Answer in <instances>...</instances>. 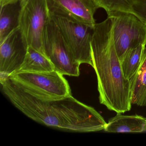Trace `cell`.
<instances>
[{
    "label": "cell",
    "instance_id": "obj_1",
    "mask_svg": "<svg viewBox=\"0 0 146 146\" xmlns=\"http://www.w3.org/2000/svg\"><path fill=\"white\" fill-rule=\"evenodd\" d=\"M5 95L23 113L48 126L77 132L105 129L107 123L92 107L71 95L59 100H42L27 93L10 78L0 81Z\"/></svg>",
    "mask_w": 146,
    "mask_h": 146
},
{
    "label": "cell",
    "instance_id": "obj_2",
    "mask_svg": "<svg viewBox=\"0 0 146 146\" xmlns=\"http://www.w3.org/2000/svg\"><path fill=\"white\" fill-rule=\"evenodd\" d=\"M91 46L92 67L97 76L100 102L117 113L130 111L132 105L130 82L123 73L109 17L95 25Z\"/></svg>",
    "mask_w": 146,
    "mask_h": 146
},
{
    "label": "cell",
    "instance_id": "obj_3",
    "mask_svg": "<svg viewBox=\"0 0 146 146\" xmlns=\"http://www.w3.org/2000/svg\"><path fill=\"white\" fill-rule=\"evenodd\" d=\"M63 76L54 70L49 72H17L8 78L36 98L52 100L72 95L69 83Z\"/></svg>",
    "mask_w": 146,
    "mask_h": 146
},
{
    "label": "cell",
    "instance_id": "obj_4",
    "mask_svg": "<svg viewBox=\"0 0 146 146\" xmlns=\"http://www.w3.org/2000/svg\"><path fill=\"white\" fill-rule=\"evenodd\" d=\"M51 19L47 0H29L21 7L19 27L29 46L45 54L44 33Z\"/></svg>",
    "mask_w": 146,
    "mask_h": 146
},
{
    "label": "cell",
    "instance_id": "obj_5",
    "mask_svg": "<svg viewBox=\"0 0 146 146\" xmlns=\"http://www.w3.org/2000/svg\"><path fill=\"white\" fill-rule=\"evenodd\" d=\"M50 16L74 59L80 64H86L93 66L91 44L94 27L58 15L50 13Z\"/></svg>",
    "mask_w": 146,
    "mask_h": 146
},
{
    "label": "cell",
    "instance_id": "obj_6",
    "mask_svg": "<svg viewBox=\"0 0 146 146\" xmlns=\"http://www.w3.org/2000/svg\"><path fill=\"white\" fill-rule=\"evenodd\" d=\"M107 15L112 22L114 46L119 60L129 49L141 44L146 46V25L138 18L123 12Z\"/></svg>",
    "mask_w": 146,
    "mask_h": 146
},
{
    "label": "cell",
    "instance_id": "obj_7",
    "mask_svg": "<svg viewBox=\"0 0 146 146\" xmlns=\"http://www.w3.org/2000/svg\"><path fill=\"white\" fill-rule=\"evenodd\" d=\"M44 52L51 60L55 70L63 75L78 77L80 64L73 58L59 29L52 19L45 27Z\"/></svg>",
    "mask_w": 146,
    "mask_h": 146
},
{
    "label": "cell",
    "instance_id": "obj_8",
    "mask_svg": "<svg viewBox=\"0 0 146 146\" xmlns=\"http://www.w3.org/2000/svg\"><path fill=\"white\" fill-rule=\"evenodd\" d=\"M28 47L19 27L0 43V81L18 71L26 57Z\"/></svg>",
    "mask_w": 146,
    "mask_h": 146
},
{
    "label": "cell",
    "instance_id": "obj_9",
    "mask_svg": "<svg viewBox=\"0 0 146 146\" xmlns=\"http://www.w3.org/2000/svg\"><path fill=\"white\" fill-rule=\"evenodd\" d=\"M50 13L94 27V15L99 7L95 0H47Z\"/></svg>",
    "mask_w": 146,
    "mask_h": 146
},
{
    "label": "cell",
    "instance_id": "obj_10",
    "mask_svg": "<svg viewBox=\"0 0 146 146\" xmlns=\"http://www.w3.org/2000/svg\"><path fill=\"white\" fill-rule=\"evenodd\" d=\"M107 13L119 11L133 14L146 25V0H95Z\"/></svg>",
    "mask_w": 146,
    "mask_h": 146
},
{
    "label": "cell",
    "instance_id": "obj_11",
    "mask_svg": "<svg viewBox=\"0 0 146 146\" xmlns=\"http://www.w3.org/2000/svg\"><path fill=\"white\" fill-rule=\"evenodd\" d=\"M117 113L109 119L104 130L111 132H142L146 125V118L140 115H124Z\"/></svg>",
    "mask_w": 146,
    "mask_h": 146
},
{
    "label": "cell",
    "instance_id": "obj_12",
    "mask_svg": "<svg viewBox=\"0 0 146 146\" xmlns=\"http://www.w3.org/2000/svg\"><path fill=\"white\" fill-rule=\"evenodd\" d=\"M0 43L19 27L21 7L19 2L0 6Z\"/></svg>",
    "mask_w": 146,
    "mask_h": 146
},
{
    "label": "cell",
    "instance_id": "obj_13",
    "mask_svg": "<svg viewBox=\"0 0 146 146\" xmlns=\"http://www.w3.org/2000/svg\"><path fill=\"white\" fill-rule=\"evenodd\" d=\"M54 70L53 64L46 55L29 46L25 59L17 72H49Z\"/></svg>",
    "mask_w": 146,
    "mask_h": 146
},
{
    "label": "cell",
    "instance_id": "obj_14",
    "mask_svg": "<svg viewBox=\"0 0 146 146\" xmlns=\"http://www.w3.org/2000/svg\"><path fill=\"white\" fill-rule=\"evenodd\" d=\"M130 82L131 104L146 107V48L141 65Z\"/></svg>",
    "mask_w": 146,
    "mask_h": 146
},
{
    "label": "cell",
    "instance_id": "obj_15",
    "mask_svg": "<svg viewBox=\"0 0 146 146\" xmlns=\"http://www.w3.org/2000/svg\"><path fill=\"white\" fill-rule=\"evenodd\" d=\"M146 48V45L141 44L129 49L120 60L124 75L129 80L133 77L139 69Z\"/></svg>",
    "mask_w": 146,
    "mask_h": 146
},
{
    "label": "cell",
    "instance_id": "obj_16",
    "mask_svg": "<svg viewBox=\"0 0 146 146\" xmlns=\"http://www.w3.org/2000/svg\"><path fill=\"white\" fill-rule=\"evenodd\" d=\"M15 0H0V6L9 3H15Z\"/></svg>",
    "mask_w": 146,
    "mask_h": 146
},
{
    "label": "cell",
    "instance_id": "obj_17",
    "mask_svg": "<svg viewBox=\"0 0 146 146\" xmlns=\"http://www.w3.org/2000/svg\"><path fill=\"white\" fill-rule=\"evenodd\" d=\"M29 0H15V3L19 2L20 3L21 7H23L24 6L26 5V3L29 1Z\"/></svg>",
    "mask_w": 146,
    "mask_h": 146
},
{
    "label": "cell",
    "instance_id": "obj_18",
    "mask_svg": "<svg viewBox=\"0 0 146 146\" xmlns=\"http://www.w3.org/2000/svg\"><path fill=\"white\" fill-rule=\"evenodd\" d=\"M143 132H146V125H145V128H144V130H143Z\"/></svg>",
    "mask_w": 146,
    "mask_h": 146
}]
</instances>
